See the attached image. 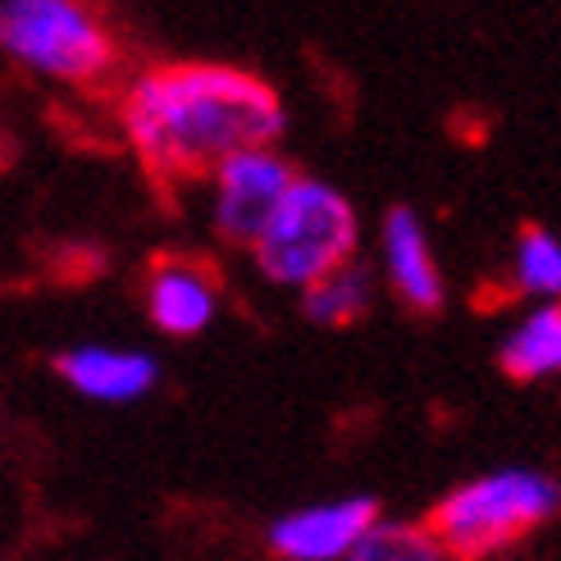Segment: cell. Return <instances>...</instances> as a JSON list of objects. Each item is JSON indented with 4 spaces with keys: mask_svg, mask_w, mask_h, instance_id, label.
<instances>
[{
    "mask_svg": "<svg viewBox=\"0 0 561 561\" xmlns=\"http://www.w3.org/2000/svg\"><path fill=\"white\" fill-rule=\"evenodd\" d=\"M0 147H5V142H0Z\"/></svg>",
    "mask_w": 561,
    "mask_h": 561,
    "instance_id": "cell-14",
    "label": "cell"
},
{
    "mask_svg": "<svg viewBox=\"0 0 561 561\" xmlns=\"http://www.w3.org/2000/svg\"><path fill=\"white\" fill-rule=\"evenodd\" d=\"M507 288L525 306L561 301V233L543 224H525L507 251Z\"/></svg>",
    "mask_w": 561,
    "mask_h": 561,
    "instance_id": "cell-11",
    "label": "cell"
},
{
    "mask_svg": "<svg viewBox=\"0 0 561 561\" xmlns=\"http://www.w3.org/2000/svg\"><path fill=\"white\" fill-rule=\"evenodd\" d=\"M247 261L270 288L306 293L324 274L360 261V210L339 183L297 174Z\"/></svg>",
    "mask_w": 561,
    "mask_h": 561,
    "instance_id": "cell-4",
    "label": "cell"
},
{
    "mask_svg": "<svg viewBox=\"0 0 561 561\" xmlns=\"http://www.w3.org/2000/svg\"><path fill=\"white\" fill-rule=\"evenodd\" d=\"M297 164L288 160L284 147H256V151H238L224 164L206 174V224L224 247L251 251L265 233V224L274 219L278 202L288 196L297 183Z\"/></svg>",
    "mask_w": 561,
    "mask_h": 561,
    "instance_id": "cell-5",
    "label": "cell"
},
{
    "mask_svg": "<svg viewBox=\"0 0 561 561\" xmlns=\"http://www.w3.org/2000/svg\"><path fill=\"white\" fill-rule=\"evenodd\" d=\"M0 60L69 92H105L124 78V42L88 0H0Z\"/></svg>",
    "mask_w": 561,
    "mask_h": 561,
    "instance_id": "cell-2",
    "label": "cell"
},
{
    "mask_svg": "<svg viewBox=\"0 0 561 561\" xmlns=\"http://www.w3.org/2000/svg\"><path fill=\"white\" fill-rule=\"evenodd\" d=\"M497 366L516 383L561 379V301L525 306L507 320L497 339Z\"/></svg>",
    "mask_w": 561,
    "mask_h": 561,
    "instance_id": "cell-10",
    "label": "cell"
},
{
    "mask_svg": "<svg viewBox=\"0 0 561 561\" xmlns=\"http://www.w3.org/2000/svg\"><path fill=\"white\" fill-rule=\"evenodd\" d=\"M375 293H379L375 270L366 261H356V265H343V270L324 274L320 284H311L306 293H297V301H301V316L311 324H320V329H347V324L370 316Z\"/></svg>",
    "mask_w": 561,
    "mask_h": 561,
    "instance_id": "cell-12",
    "label": "cell"
},
{
    "mask_svg": "<svg viewBox=\"0 0 561 561\" xmlns=\"http://www.w3.org/2000/svg\"><path fill=\"white\" fill-rule=\"evenodd\" d=\"M379 284L411 316H438L447 301V274L415 206H388L379 219Z\"/></svg>",
    "mask_w": 561,
    "mask_h": 561,
    "instance_id": "cell-8",
    "label": "cell"
},
{
    "mask_svg": "<svg viewBox=\"0 0 561 561\" xmlns=\"http://www.w3.org/2000/svg\"><path fill=\"white\" fill-rule=\"evenodd\" d=\"M347 561H453L443 552V543L434 539V529L425 525V516H383L360 548Z\"/></svg>",
    "mask_w": 561,
    "mask_h": 561,
    "instance_id": "cell-13",
    "label": "cell"
},
{
    "mask_svg": "<svg viewBox=\"0 0 561 561\" xmlns=\"http://www.w3.org/2000/svg\"><path fill=\"white\" fill-rule=\"evenodd\" d=\"M142 311L164 339L174 343L202 339L224 311V284L215 265L202 256H187V251L156 256L142 274Z\"/></svg>",
    "mask_w": 561,
    "mask_h": 561,
    "instance_id": "cell-7",
    "label": "cell"
},
{
    "mask_svg": "<svg viewBox=\"0 0 561 561\" xmlns=\"http://www.w3.org/2000/svg\"><path fill=\"white\" fill-rule=\"evenodd\" d=\"M561 516V480L539 466H493L447 489L425 525L453 561H493Z\"/></svg>",
    "mask_w": 561,
    "mask_h": 561,
    "instance_id": "cell-3",
    "label": "cell"
},
{
    "mask_svg": "<svg viewBox=\"0 0 561 561\" xmlns=\"http://www.w3.org/2000/svg\"><path fill=\"white\" fill-rule=\"evenodd\" d=\"M55 379L73 398L101 407H133L160 388V360L124 343H69L55 356Z\"/></svg>",
    "mask_w": 561,
    "mask_h": 561,
    "instance_id": "cell-9",
    "label": "cell"
},
{
    "mask_svg": "<svg viewBox=\"0 0 561 561\" xmlns=\"http://www.w3.org/2000/svg\"><path fill=\"white\" fill-rule=\"evenodd\" d=\"M110 115L124 151L156 187L206 183L238 151L278 147L288 105L278 88L233 60H151L110 88Z\"/></svg>",
    "mask_w": 561,
    "mask_h": 561,
    "instance_id": "cell-1",
    "label": "cell"
},
{
    "mask_svg": "<svg viewBox=\"0 0 561 561\" xmlns=\"http://www.w3.org/2000/svg\"><path fill=\"white\" fill-rule=\"evenodd\" d=\"M379 520L383 507L370 493L320 497L274 516L265 529V548L274 561H347Z\"/></svg>",
    "mask_w": 561,
    "mask_h": 561,
    "instance_id": "cell-6",
    "label": "cell"
}]
</instances>
